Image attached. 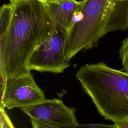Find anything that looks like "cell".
Segmentation results:
<instances>
[{
  "label": "cell",
  "mask_w": 128,
  "mask_h": 128,
  "mask_svg": "<svg viewBox=\"0 0 128 128\" xmlns=\"http://www.w3.org/2000/svg\"><path fill=\"white\" fill-rule=\"evenodd\" d=\"M76 76L106 120L117 123L128 119V72L100 62L84 64Z\"/></svg>",
  "instance_id": "obj_3"
},
{
  "label": "cell",
  "mask_w": 128,
  "mask_h": 128,
  "mask_svg": "<svg viewBox=\"0 0 128 128\" xmlns=\"http://www.w3.org/2000/svg\"><path fill=\"white\" fill-rule=\"evenodd\" d=\"M66 37L70 61L82 50L92 48L106 34L128 28V0H82Z\"/></svg>",
  "instance_id": "obj_2"
},
{
  "label": "cell",
  "mask_w": 128,
  "mask_h": 128,
  "mask_svg": "<svg viewBox=\"0 0 128 128\" xmlns=\"http://www.w3.org/2000/svg\"><path fill=\"white\" fill-rule=\"evenodd\" d=\"M4 109V108L0 106V128H14L12 122H11Z\"/></svg>",
  "instance_id": "obj_9"
},
{
  "label": "cell",
  "mask_w": 128,
  "mask_h": 128,
  "mask_svg": "<svg viewBox=\"0 0 128 128\" xmlns=\"http://www.w3.org/2000/svg\"><path fill=\"white\" fill-rule=\"evenodd\" d=\"M115 124H116V128H128V119Z\"/></svg>",
  "instance_id": "obj_12"
},
{
  "label": "cell",
  "mask_w": 128,
  "mask_h": 128,
  "mask_svg": "<svg viewBox=\"0 0 128 128\" xmlns=\"http://www.w3.org/2000/svg\"><path fill=\"white\" fill-rule=\"evenodd\" d=\"M67 35L56 28L52 34L34 52L28 62V68L40 72H62L70 63L65 56Z\"/></svg>",
  "instance_id": "obj_4"
},
{
  "label": "cell",
  "mask_w": 128,
  "mask_h": 128,
  "mask_svg": "<svg viewBox=\"0 0 128 128\" xmlns=\"http://www.w3.org/2000/svg\"><path fill=\"white\" fill-rule=\"evenodd\" d=\"M44 2H60L65 0H37Z\"/></svg>",
  "instance_id": "obj_13"
},
{
  "label": "cell",
  "mask_w": 128,
  "mask_h": 128,
  "mask_svg": "<svg viewBox=\"0 0 128 128\" xmlns=\"http://www.w3.org/2000/svg\"><path fill=\"white\" fill-rule=\"evenodd\" d=\"M10 0V1H11V0Z\"/></svg>",
  "instance_id": "obj_14"
},
{
  "label": "cell",
  "mask_w": 128,
  "mask_h": 128,
  "mask_svg": "<svg viewBox=\"0 0 128 128\" xmlns=\"http://www.w3.org/2000/svg\"><path fill=\"white\" fill-rule=\"evenodd\" d=\"M82 1L65 0L60 2H44L47 10L54 22L56 28L66 35L74 22L76 12Z\"/></svg>",
  "instance_id": "obj_7"
},
{
  "label": "cell",
  "mask_w": 128,
  "mask_h": 128,
  "mask_svg": "<svg viewBox=\"0 0 128 128\" xmlns=\"http://www.w3.org/2000/svg\"><path fill=\"white\" fill-rule=\"evenodd\" d=\"M30 122L32 128H63L46 124L32 118H30Z\"/></svg>",
  "instance_id": "obj_11"
},
{
  "label": "cell",
  "mask_w": 128,
  "mask_h": 128,
  "mask_svg": "<svg viewBox=\"0 0 128 128\" xmlns=\"http://www.w3.org/2000/svg\"><path fill=\"white\" fill-rule=\"evenodd\" d=\"M1 94L0 106L8 110L27 106L46 99L30 72L1 82Z\"/></svg>",
  "instance_id": "obj_5"
},
{
  "label": "cell",
  "mask_w": 128,
  "mask_h": 128,
  "mask_svg": "<svg viewBox=\"0 0 128 128\" xmlns=\"http://www.w3.org/2000/svg\"><path fill=\"white\" fill-rule=\"evenodd\" d=\"M20 109L30 118L46 124L66 128L78 124L76 109L66 106L58 99L46 98Z\"/></svg>",
  "instance_id": "obj_6"
},
{
  "label": "cell",
  "mask_w": 128,
  "mask_h": 128,
  "mask_svg": "<svg viewBox=\"0 0 128 128\" xmlns=\"http://www.w3.org/2000/svg\"><path fill=\"white\" fill-rule=\"evenodd\" d=\"M119 54L124 69L128 72V36L122 41Z\"/></svg>",
  "instance_id": "obj_8"
},
{
  "label": "cell",
  "mask_w": 128,
  "mask_h": 128,
  "mask_svg": "<svg viewBox=\"0 0 128 128\" xmlns=\"http://www.w3.org/2000/svg\"><path fill=\"white\" fill-rule=\"evenodd\" d=\"M14 4L5 44L0 46L1 82L30 72L28 62L34 50L50 36L56 26L44 2L12 0Z\"/></svg>",
  "instance_id": "obj_1"
},
{
  "label": "cell",
  "mask_w": 128,
  "mask_h": 128,
  "mask_svg": "<svg viewBox=\"0 0 128 128\" xmlns=\"http://www.w3.org/2000/svg\"><path fill=\"white\" fill-rule=\"evenodd\" d=\"M66 128H116V124L108 125L102 124H77Z\"/></svg>",
  "instance_id": "obj_10"
}]
</instances>
